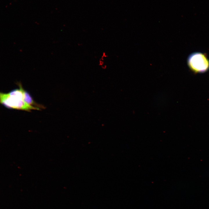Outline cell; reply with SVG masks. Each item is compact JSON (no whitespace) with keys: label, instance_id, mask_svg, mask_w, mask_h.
<instances>
[{"label":"cell","instance_id":"7a4b0ae2","mask_svg":"<svg viewBox=\"0 0 209 209\" xmlns=\"http://www.w3.org/2000/svg\"><path fill=\"white\" fill-rule=\"evenodd\" d=\"M188 65L193 71L203 72L209 68V61L204 54L195 53L191 54L188 59Z\"/></svg>","mask_w":209,"mask_h":209},{"label":"cell","instance_id":"6da1fadb","mask_svg":"<svg viewBox=\"0 0 209 209\" xmlns=\"http://www.w3.org/2000/svg\"><path fill=\"white\" fill-rule=\"evenodd\" d=\"M19 89H15L9 93H0V102L5 107L11 109H15L30 111L31 110H40L31 106L25 102L24 98L23 89L21 83H17Z\"/></svg>","mask_w":209,"mask_h":209},{"label":"cell","instance_id":"3957f363","mask_svg":"<svg viewBox=\"0 0 209 209\" xmlns=\"http://www.w3.org/2000/svg\"><path fill=\"white\" fill-rule=\"evenodd\" d=\"M23 94L24 101L29 105L37 108L39 109H44L45 107L42 105L38 104L35 102L30 94L26 91L23 89Z\"/></svg>","mask_w":209,"mask_h":209}]
</instances>
